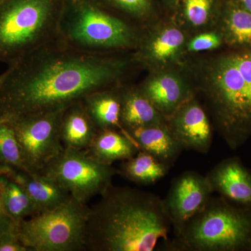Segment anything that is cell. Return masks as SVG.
I'll use <instances>...</instances> for the list:
<instances>
[{
  "label": "cell",
  "instance_id": "cell-10",
  "mask_svg": "<svg viewBox=\"0 0 251 251\" xmlns=\"http://www.w3.org/2000/svg\"><path fill=\"white\" fill-rule=\"evenodd\" d=\"M188 34L175 21L156 27L150 25L142 29L139 44L133 51L135 61L150 72L180 67L186 57Z\"/></svg>",
  "mask_w": 251,
  "mask_h": 251
},
{
  "label": "cell",
  "instance_id": "cell-32",
  "mask_svg": "<svg viewBox=\"0 0 251 251\" xmlns=\"http://www.w3.org/2000/svg\"><path fill=\"white\" fill-rule=\"evenodd\" d=\"M6 75H7V70L5 71L4 73L0 74V90H1L3 82H4L5 78H6Z\"/></svg>",
  "mask_w": 251,
  "mask_h": 251
},
{
  "label": "cell",
  "instance_id": "cell-34",
  "mask_svg": "<svg viewBox=\"0 0 251 251\" xmlns=\"http://www.w3.org/2000/svg\"></svg>",
  "mask_w": 251,
  "mask_h": 251
},
{
  "label": "cell",
  "instance_id": "cell-8",
  "mask_svg": "<svg viewBox=\"0 0 251 251\" xmlns=\"http://www.w3.org/2000/svg\"><path fill=\"white\" fill-rule=\"evenodd\" d=\"M41 174L53 180L79 202L87 204L112 185L119 170L97 161L85 150L64 148Z\"/></svg>",
  "mask_w": 251,
  "mask_h": 251
},
{
  "label": "cell",
  "instance_id": "cell-31",
  "mask_svg": "<svg viewBox=\"0 0 251 251\" xmlns=\"http://www.w3.org/2000/svg\"><path fill=\"white\" fill-rule=\"evenodd\" d=\"M163 1L170 9L175 11L178 3H179V0H163Z\"/></svg>",
  "mask_w": 251,
  "mask_h": 251
},
{
  "label": "cell",
  "instance_id": "cell-16",
  "mask_svg": "<svg viewBox=\"0 0 251 251\" xmlns=\"http://www.w3.org/2000/svg\"><path fill=\"white\" fill-rule=\"evenodd\" d=\"M121 124L123 129L164 125L168 118L161 113L139 90L130 82L120 87Z\"/></svg>",
  "mask_w": 251,
  "mask_h": 251
},
{
  "label": "cell",
  "instance_id": "cell-17",
  "mask_svg": "<svg viewBox=\"0 0 251 251\" xmlns=\"http://www.w3.org/2000/svg\"><path fill=\"white\" fill-rule=\"evenodd\" d=\"M126 133L139 150L150 153L170 168L184 150L171 133L168 124L135 128Z\"/></svg>",
  "mask_w": 251,
  "mask_h": 251
},
{
  "label": "cell",
  "instance_id": "cell-6",
  "mask_svg": "<svg viewBox=\"0 0 251 251\" xmlns=\"http://www.w3.org/2000/svg\"><path fill=\"white\" fill-rule=\"evenodd\" d=\"M64 0L0 3V62L8 66L58 37Z\"/></svg>",
  "mask_w": 251,
  "mask_h": 251
},
{
  "label": "cell",
  "instance_id": "cell-29",
  "mask_svg": "<svg viewBox=\"0 0 251 251\" xmlns=\"http://www.w3.org/2000/svg\"><path fill=\"white\" fill-rule=\"evenodd\" d=\"M16 227L17 225L11 220L5 210L2 198H1V186H0V233Z\"/></svg>",
  "mask_w": 251,
  "mask_h": 251
},
{
  "label": "cell",
  "instance_id": "cell-13",
  "mask_svg": "<svg viewBox=\"0 0 251 251\" xmlns=\"http://www.w3.org/2000/svg\"><path fill=\"white\" fill-rule=\"evenodd\" d=\"M138 87L167 118L195 97L192 85L180 67L150 72Z\"/></svg>",
  "mask_w": 251,
  "mask_h": 251
},
{
  "label": "cell",
  "instance_id": "cell-19",
  "mask_svg": "<svg viewBox=\"0 0 251 251\" xmlns=\"http://www.w3.org/2000/svg\"><path fill=\"white\" fill-rule=\"evenodd\" d=\"M98 131L83 102L71 104L65 108L60 126L64 148L86 150Z\"/></svg>",
  "mask_w": 251,
  "mask_h": 251
},
{
  "label": "cell",
  "instance_id": "cell-21",
  "mask_svg": "<svg viewBox=\"0 0 251 251\" xmlns=\"http://www.w3.org/2000/svg\"><path fill=\"white\" fill-rule=\"evenodd\" d=\"M86 152L104 164L126 161L139 151L138 146L126 133L117 130H99Z\"/></svg>",
  "mask_w": 251,
  "mask_h": 251
},
{
  "label": "cell",
  "instance_id": "cell-15",
  "mask_svg": "<svg viewBox=\"0 0 251 251\" xmlns=\"http://www.w3.org/2000/svg\"><path fill=\"white\" fill-rule=\"evenodd\" d=\"M0 176L9 178L19 184L31 198L39 214L57 207L72 197L64 188L41 173L0 165Z\"/></svg>",
  "mask_w": 251,
  "mask_h": 251
},
{
  "label": "cell",
  "instance_id": "cell-23",
  "mask_svg": "<svg viewBox=\"0 0 251 251\" xmlns=\"http://www.w3.org/2000/svg\"><path fill=\"white\" fill-rule=\"evenodd\" d=\"M170 168L152 155L139 150L131 158L122 162L119 175L138 185L155 184L168 173Z\"/></svg>",
  "mask_w": 251,
  "mask_h": 251
},
{
  "label": "cell",
  "instance_id": "cell-28",
  "mask_svg": "<svg viewBox=\"0 0 251 251\" xmlns=\"http://www.w3.org/2000/svg\"><path fill=\"white\" fill-rule=\"evenodd\" d=\"M0 251H29L20 240L17 227L0 233Z\"/></svg>",
  "mask_w": 251,
  "mask_h": 251
},
{
  "label": "cell",
  "instance_id": "cell-9",
  "mask_svg": "<svg viewBox=\"0 0 251 251\" xmlns=\"http://www.w3.org/2000/svg\"><path fill=\"white\" fill-rule=\"evenodd\" d=\"M65 108L4 120L16 133L27 171L41 173L64 150L60 126Z\"/></svg>",
  "mask_w": 251,
  "mask_h": 251
},
{
  "label": "cell",
  "instance_id": "cell-3",
  "mask_svg": "<svg viewBox=\"0 0 251 251\" xmlns=\"http://www.w3.org/2000/svg\"><path fill=\"white\" fill-rule=\"evenodd\" d=\"M90 207L85 250L153 251L173 230L163 199L152 193L111 185Z\"/></svg>",
  "mask_w": 251,
  "mask_h": 251
},
{
  "label": "cell",
  "instance_id": "cell-11",
  "mask_svg": "<svg viewBox=\"0 0 251 251\" xmlns=\"http://www.w3.org/2000/svg\"><path fill=\"white\" fill-rule=\"evenodd\" d=\"M213 192L206 175L186 171L173 180L163 199L173 233L180 229L205 206Z\"/></svg>",
  "mask_w": 251,
  "mask_h": 251
},
{
  "label": "cell",
  "instance_id": "cell-7",
  "mask_svg": "<svg viewBox=\"0 0 251 251\" xmlns=\"http://www.w3.org/2000/svg\"><path fill=\"white\" fill-rule=\"evenodd\" d=\"M89 211L87 204L72 196L57 207L20 223L18 237L29 251L85 250Z\"/></svg>",
  "mask_w": 251,
  "mask_h": 251
},
{
  "label": "cell",
  "instance_id": "cell-25",
  "mask_svg": "<svg viewBox=\"0 0 251 251\" xmlns=\"http://www.w3.org/2000/svg\"><path fill=\"white\" fill-rule=\"evenodd\" d=\"M110 12L140 28L151 24L155 14L152 0H96Z\"/></svg>",
  "mask_w": 251,
  "mask_h": 251
},
{
  "label": "cell",
  "instance_id": "cell-14",
  "mask_svg": "<svg viewBox=\"0 0 251 251\" xmlns=\"http://www.w3.org/2000/svg\"><path fill=\"white\" fill-rule=\"evenodd\" d=\"M213 192L251 207V173L237 157L226 158L206 175Z\"/></svg>",
  "mask_w": 251,
  "mask_h": 251
},
{
  "label": "cell",
  "instance_id": "cell-27",
  "mask_svg": "<svg viewBox=\"0 0 251 251\" xmlns=\"http://www.w3.org/2000/svg\"><path fill=\"white\" fill-rule=\"evenodd\" d=\"M225 47L224 37L217 28L201 31L188 38L186 44V56L211 52Z\"/></svg>",
  "mask_w": 251,
  "mask_h": 251
},
{
  "label": "cell",
  "instance_id": "cell-12",
  "mask_svg": "<svg viewBox=\"0 0 251 251\" xmlns=\"http://www.w3.org/2000/svg\"><path fill=\"white\" fill-rule=\"evenodd\" d=\"M168 126L184 150L209 153L214 128L205 108L196 97L168 117Z\"/></svg>",
  "mask_w": 251,
  "mask_h": 251
},
{
  "label": "cell",
  "instance_id": "cell-26",
  "mask_svg": "<svg viewBox=\"0 0 251 251\" xmlns=\"http://www.w3.org/2000/svg\"><path fill=\"white\" fill-rule=\"evenodd\" d=\"M0 165H7L27 171L14 128L2 120H0Z\"/></svg>",
  "mask_w": 251,
  "mask_h": 251
},
{
  "label": "cell",
  "instance_id": "cell-5",
  "mask_svg": "<svg viewBox=\"0 0 251 251\" xmlns=\"http://www.w3.org/2000/svg\"><path fill=\"white\" fill-rule=\"evenodd\" d=\"M251 246V207L211 197L205 206L165 244L171 251H244Z\"/></svg>",
  "mask_w": 251,
  "mask_h": 251
},
{
  "label": "cell",
  "instance_id": "cell-33",
  "mask_svg": "<svg viewBox=\"0 0 251 251\" xmlns=\"http://www.w3.org/2000/svg\"><path fill=\"white\" fill-rule=\"evenodd\" d=\"M4 0H0V3H1L2 2V1H4Z\"/></svg>",
  "mask_w": 251,
  "mask_h": 251
},
{
  "label": "cell",
  "instance_id": "cell-22",
  "mask_svg": "<svg viewBox=\"0 0 251 251\" xmlns=\"http://www.w3.org/2000/svg\"><path fill=\"white\" fill-rule=\"evenodd\" d=\"M224 0H179L175 22L188 34L215 28Z\"/></svg>",
  "mask_w": 251,
  "mask_h": 251
},
{
  "label": "cell",
  "instance_id": "cell-1",
  "mask_svg": "<svg viewBox=\"0 0 251 251\" xmlns=\"http://www.w3.org/2000/svg\"><path fill=\"white\" fill-rule=\"evenodd\" d=\"M140 67L133 52H90L57 37L8 66L0 120L67 108L94 92L130 82Z\"/></svg>",
  "mask_w": 251,
  "mask_h": 251
},
{
  "label": "cell",
  "instance_id": "cell-30",
  "mask_svg": "<svg viewBox=\"0 0 251 251\" xmlns=\"http://www.w3.org/2000/svg\"><path fill=\"white\" fill-rule=\"evenodd\" d=\"M231 1L251 14V0H231Z\"/></svg>",
  "mask_w": 251,
  "mask_h": 251
},
{
  "label": "cell",
  "instance_id": "cell-4",
  "mask_svg": "<svg viewBox=\"0 0 251 251\" xmlns=\"http://www.w3.org/2000/svg\"><path fill=\"white\" fill-rule=\"evenodd\" d=\"M142 28L105 9L96 0H64L58 38L94 52H133Z\"/></svg>",
  "mask_w": 251,
  "mask_h": 251
},
{
  "label": "cell",
  "instance_id": "cell-2",
  "mask_svg": "<svg viewBox=\"0 0 251 251\" xmlns=\"http://www.w3.org/2000/svg\"><path fill=\"white\" fill-rule=\"evenodd\" d=\"M211 123L229 149L251 138V49L226 50L180 66Z\"/></svg>",
  "mask_w": 251,
  "mask_h": 251
},
{
  "label": "cell",
  "instance_id": "cell-20",
  "mask_svg": "<svg viewBox=\"0 0 251 251\" xmlns=\"http://www.w3.org/2000/svg\"><path fill=\"white\" fill-rule=\"evenodd\" d=\"M122 85L94 92L82 100L98 130H117L126 133L121 124Z\"/></svg>",
  "mask_w": 251,
  "mask_h": 251
},
{
  "label": "cell",
  "instance_id": "cell-18",
  "mask_svg": "<svg viewBox=\"0 0 251 251\" xmlns=\"http://www.w3.org/2000/svg\"><path fill=\"white\" fill-rule=\"evenodd\" d=\"M215 27L227 49H251V14L231 0H224Z\"/></svg>",
  "mask_w": 251,
  "mask_h": 251
},
{
  "label": "cell",
  "instance_id": "cell-24",
  "mask_svg": "<svg viewBox=\"0 0 251 251\" xmlns=\"http://www.w3.org/2000/svg\"><path fill=\"white\" fill-rule=\"evenodd\" d=\"M0 186L5 210L17 226L39 214L27 193L14 180L0 176Z\"/></svg>",
  "mask_w": 251,
  "mask_h": 251
}]
</instances>
